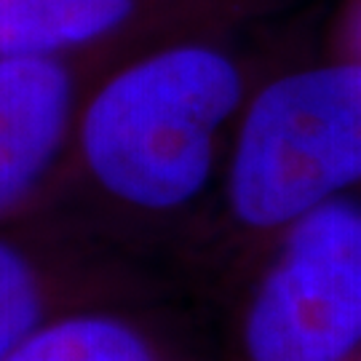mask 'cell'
<instances>
[{"label":"cell","instance_id":"obj_4","mask_svg":"<svg viewBox=\"0 0 361 361\" xmlns=\"http://www.w3.org/2000/svg\"><path fill=\"white\" fill-rule=\"evenodd\" d=\"M70 118V78L51 59L0 56V214L51 166Z\"/></svg>","mask_w":361,"mask_h":361},{"label":"cell","instance_id":"obj_5","mask_svg":"<svg viewBox=\"0 0 361 361\" xmlns=\"http://www.w3.org/2000/svg\"><path fill=\"white\" fill-rule=\"evenodd\" d=\"M131 11V0H0V56H38L102 38Z\"/></svg>","mask_w":361,"mask_h":361},{"label":"cell","instance_id":"obj_7","mask_svg":"<svg viewBox=\"0 0 361 361\" xmlns=\"http://www.w3.org/2000/svg\"><path fill=\"white\" fill-rule=\"evenodd\" d=\"M40 284L27 257L0 241V361L38 324Z\"/></svg>","mask_w":361,"mask_h":361},{"label":"cell","instance_id":"obj_3","mask_svg":"<svg viewBox=\"0 0 361 361\" xmlns=\"http://www.w3.org/2000/svg\"><path fill=\"white\" fill-rule=\"evenodd\" d=\"M361 343V209L335 204L295 228L246 322L252 361H340Z\"/></svg>","mask_w":361,"mask_h":361},{"label":"cell","instance_id":"obj_1","mask_svg":"<svg viewBox=\"0 0 361 361\" xmlns=\"http://www.w3.org/2000/svg\"><path fill=\"white\" fill-rule=\"evenodd\" d=\"M241 97L235 67L209 49H174L123 70L86 110L80 145L94 180L142 209L201 193L214 134Z\"/></svg>","mask_w":361,"mask_h":361},{"label":"cell","instance_id":"obj_6","mask_svg":"<svg viewBox=\"0 0 361 361\" xmlns=\"http://www.w3.org/2000/svg\"><path fill=\"white\" fill-rule=\"evenodd\" d=\"M3 361H155L142 337L110 316L35 324Z\"/></svg>","mask_w":361,"mask_h":361},{"label":"cell","instance_id":"obj_2","mask_svg":"<svg viewBox=\"0 0 361 361\" xmlns=\"http://www.w3.org/2000/svg\"><path fill=\"white\" fill-rule=\"evenodd\" d=\"M361 180V65L284 78L257 97L231 169L233 212L255 228L302 217Z\"/></svg>","mask_w":361,"mask_h":361}]
</instances>
